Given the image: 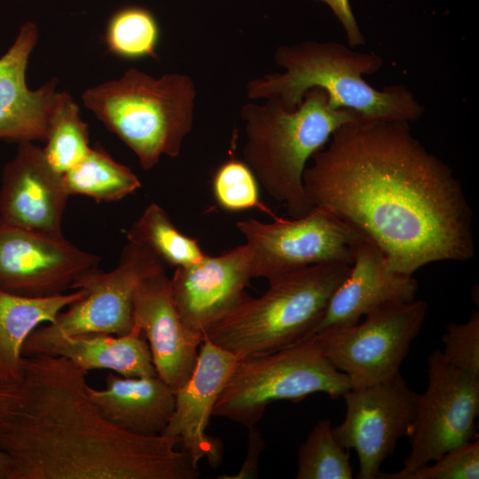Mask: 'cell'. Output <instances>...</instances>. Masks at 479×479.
Returning a JSON list of instances; mask_svg holds the SVG:
<instances>
[{"mask_svg":"<svg viewBox=\"0 0 479 479\" xmlns=\"http://www.w3.org/2000/svg\"><path fill=\"white\" fill-rule=\"evenodd\" d=\"M408 122L358 116L331 136L303 173L310 205L375 243L390 268L412 275L475 255L473 212L450 166L411 133Z\"/></svg>","mask_w":479,"mask_h":479,"instance_id":"6da1fadb","label":"cell"},{"mask_svg":"<svg viewBox=\"0 0 479 479\" xmlns=\"http://www.w3.org/2000/svg\"><path fill=\"white\" fill-rule=\"evenodd\" d=\"M88 372L61 356H24L20 376L0 382V450L10 479H197L177 438L122 429L87 391Z\"/></svg>","mask_w":479,"mask_h":479,"instance_id":"7a4b0ae2","label":"cell"},{"mask_svg":"<svg viewBox=\"0 0 479 479\" xmlns=\"http://www.w3.org/2000/svg\"><path fill=\"white\" fill-rule=\"evenodd\" d=\"M274 60L285 71L250 81L248 98H278L287 110L293 111L309 90L320 88L334 109H350L367 119L411 122L424 114L423 106L404 85L376 89L363 78L382 67L383 59L375 52L357 51L336 42L307 40L278 47Z\"/></svg>","mask_w":479,"mask_h":479,"instance_id":"3957f363","label":"cell"},{"mask_svg":"<svg viewBox=\"0 0 479 479\" xmlns=\"http://www.w3.org/2000/svg\"><path fill=\"white\" fill-rule=\"evenodd\" d=\"M240 116L246 134L244 162L265 192L285 205L288 216L298 218L313 208L303 187L308 160L325 147L338 128L359 114L334 109L326 92L312 88L293 111L278 98H270L263 105L245 104Z\"/></svg>","mask_w":479,"mask_h":479,"instance_id":"277c9868","label":"cell"},{"mask_svg":"<svg viewBox=\"0 0 479 479\" xmlns=\"http://www.w3.org/2000/svg\"><path fill=\"white\" fill-rule=\"evenodd\" d=\"M350 265L308 266L270 280L259 297H248L202 334L237 359L274 352L312 336Z\"/></svg>","mask_w":479,"mask_h":479,"instance_id":"5b68a950","label":"cell"},{"mask_svg":"<svg viewBox=\"0 0 479 479\" xmlns=\"http://www.w3.org/2000/svg\"><path fill=\"white\" fill-rule=\"evenodd\" d=\"M196 88L183 74L154 78L135 68L86 90L84 106L137 155L144 170L177 157L193 122Z\"/></svg>","mask_w":479,"mask_h":479,"instance_id":"8992f818","label":"cell"},{"mask_svg":"<svg viewBox=\"0 0 479 479\" xmlns=\"http://www.w3.org/2000/svg\"><path fill=\"white\" fill-rule=\"evenodd\" d=\"M351 388L347 375L331 363L312 335L271 353L238 359L212 415L248 428L262 420L272 402H300L314 393L335 399Z\"/></svg>","mask_w":479,"mask_h":479,"instance_id":"52a82bcc","label":"cell"},{"mask_svg":"<svg viewBox=\"0 0 479 479\" xmlns=\"http://www.w3.org/2000/svg\"><path fill=\"white\" fill-rule=\"evenodd\" d=\"M165 264L150 250L128 241L117 265L106 272L96 268L78 279L71 290L85 295L63 310L51 323L40 326L27 339L23 355L30 356L44 343L63 336L85 333L114 335L134 327L133 297L140 282Z\"/></svg>","mask_w":479,"mask_h":479,"instance_id":"ba28073f","label":"cell"},{"mask_svg":"<svg viewBox=\"0 0 479 479\" xmlns=\"http://www.w3.org/2000/svg\"><path fill=\"white\" fill-rule=\"evenodd\" d=\"M427 311L428 304L421 300L389 303L366 314L361 323L326 328L313 335L352 388L373 385L399 373Z\"/></svg>","mask_w":479,"mask_h":479,"instance_id":"9c48e42d","label":"cell"},{"mask_svg":"<svg viewBox=\"0 0 479 479\" xmlns=\"http://www.w3.org/2000/svg\"><path fill=\"white\" fill-rule=\"evenodd\" d=\"M246 239L253 278L269 281L308 266L342 263L351 265L354 246L365 238L330 212L313 207L298 218L274 217L264 223H236Z\"/></svg>","mask_w":479,"mask_h":479,"instance_id":"30bf717a","label":"cell"},{"mask_svg":"<svg viewBox=\"0 0 479 479\" xmlns=\"http://www.w3.org/2000/svg\"><path fill=\"white\" fill-rule=\"evenodd\" d=\"M428 376L408 430L410 452L401 472L427 465L477 438L479 377L447 363L438 349L428 358Z\"/></svg>","mask_w":479,"mask_h":479,"instance_id":"8fae6325","label":"cell"},{"mask_svg":"<svg viewBox=\"0 0 479 479\" xmlns=\"http://www.w3.org/2000/svg\"><path fill=\"white\" fill-rule=\"evenodd\" d=\"M419 395L400 373L384 382L351 388L343 395L346 414L333 427V434L343 448L356 451L357 478H377L397 441L408 435Z\"/></svg>","mask_w":479,"mask_h":479,"instance_id":"7c38bea8","label":"cell"},{"mask_svg":"<svg viewBox=\"0 0 479 479\" xmlns=\"http://www.w3.org/2000/svg\"><path fill=\"white\" fill-rule=\"evenodd\" d=\"M99 258L64 235L44 234L0 220V289L27 297H50L71 290L98 268Z\"/></svg>","mask_w":479,"mask_h":479,"instance_id":"4fadbf2b","label":"cell"},{"mask_svg":"<svg viewBox=\"0 0 479 479\" xmlns=\"http://www.w3.org/2000/svg\"><path fill=\"white\" fill-rule=\"evenodd\" d=\"M252 278L246 244L217 256L207 255L192 265L177 267L170 288L184 326L202 336L209 326L249 297L246 287Z\"/></svg>","mask_w":479,"mask_h":479,"instance_id":"5bb4252c","label":"cell"},{"mask_svg":"<svg viewBox=\"0 0 479 479\" xmlns=\"http://www.w3.org/2000/svg\"><path fill=\"white\" fill-rule=\"evenodd\" d=\"M70 197L62 174L47 161L43 148L19 144L3 169L0 220L20 228L63 235L62 221Z\"/></svg>","mask_w":479,"mask_h":479,"instance_id":"9a60e30c","label":"cell"},{"mask_svg":"<svg viewBox=\"0 0 479 479\" xmlns=\"http://www.w3.org/2000/svg\"><path fill=\"white\" fill-rule=\"evenodd\" d=\"M133 319L147 340L157 375L177 390L194 369L202 336L184 326L165 269L147 276L137 286Z\"/></svg>","mask_w":479,"mask_h":479,"instance_id":"2e32d148","label":"cell"},{"mask_svg":"<svg viewBox=\"0 0 479 479\" xmlns=\"http://www.w3.org/2000/svg\"><path fill=\"white\" fill-rule=\"evenodd\" d=\"M237 360L230 352L203 339L190 378L175 391V409L161 435L177 438L197 466L202 459L214 467L221 461L220 441L208 436L207 428Z\"/></svg>","mask_w":479,"mask_h":479,"instance_id":"e0dca14e","label":"cell"},{"mask_svg":"<svg viewBox=\"0 0 479 479\" xmlns=\"http://www.w3.org/2000/svg\"><path fill=\"white\" fill-rule=\"evenodd\" d=\"M37 39L36 25L26 22L0 58V140L18 144L47 140L59 92L55 80L35 90L27 86L28 58Z\"/></svg>","mask_w":479,"mask_h":479,"instance_id":"ac0fdd59","label":"cell"},{"mask_svg":"<svg viewBox=\"0 0 479 479\" xmlns=\"http://www.w3.org/2000/svg\"><path fill=\"white\" fill-rule=\"evenodd\" d=\"M351 265L314 334L326 328L355 325L383 305L415 299L417 280L412 275L392 270L382 250L372 240L364 238L354 246Z\"/></svg>","mask_w":479,"mask_h":479,"instance_id":"d6986e66","label":"cell"},{"mask_svg":"<svg viewBox=\"0 0 479 479\" xmlns=\"http://www.w3.org/2000/svg\"><path fill=\"white\" fill-rule=\"evenodd\" d=\"M87 391L108 420L138 435H161L175 409V391L158 375L125 377L110 372L105 389L87 385Z\"/></svg>","mask_w":479,"mask_h":479,"instance_id":"ffe728a7","label":"cell"},{"mask_svg":"<svg viewBox=\"0 0 479 479\" xmlns=\"http://www.w3.org/2000/svg\"><path fill=\"white\" fill-rule=\"evenodd\" d=\"M39 353L64 357L87 372L109 370L125 377L157 375L148 343L135 326L123 335L85 333L59 337L35 354Z\"/></svg>","mask_w":479,"mask_h":479,"instance_id":"44dd1931","label":"cell"},{"mask_svg":"<svg viewBox=\"0 0 479 479\" xmlns=\"http://www.w3.org/2000/svg\"><path fill=\"white\" fill-rule=\"evenodd\" d=\"M84 295L82 289L50 297H27L0 289V382L20 376L22 349L29 335Z\"/></svg>","mask_w":479,"mask_h":479,"instance_id":"7402d4cb","label":"cell"},{"mask_svg":"<svg viewBox=\"0 0 479 479\" xmlns=\"http://www.w3.org/2000/svg\"><path fill=\"white\" fill-rule=\"evenodd\" d=\"M62 176L70 195H84L98 202L118 201L141 187L137 175L100 145L91 147L81 161Z\"/></svg>","mask_w":479,"mask_h":479,"instance_id":"603a6c76","label":"cell"},{"mask_svg":"<svg viewBox=\"0 0 479 479\" xmlns=\"http://www.w3.org/2000/svg\"><path fill=\"white\" fill-rule=\"evenodd\" d=\"M128 241L145 247L164 264L186 267L207 254L196 239L181 232L157 203L149 204L127 232Z\"/></svg>","mask_w":479,"mask_h":479,"instance_id":"cb8c5ba5","label":"cell"},{"mask_svg":"<svg viewBox=\"0 0 479 479\" xmlns=\"http://www.w3.org/2000/svg\"><path fill=\"white\" fill-rule=\"evenodd\" d=\"M43 154L51 168L64 174L90 152L88 125L70 94L59 92Z\"/></svg>","mask_w":479,"mask_h":479,"instance_id":"d4e9b609","label":"cell"},{"mask_svg":"<svg viewBox=\"0 0 479 479\" xmlns=\"http://www.w3.org/2000/svg\"><path fill=\"white\" fill-rule=\"evenodd\" d=\"M349 450L333 434L328 419L312 428L297 452V479H351L353 470Z\"/></svg>","mask_w":479,"mask_h":479,"instance_id":"484cf974","label":"cell"},{"mask_svg":"<svg viewBox=\"0 0 479 479\" xmlns=\"http://www.w3.org/2000/svg\"><path fill=\"white\" fill-rule=\"evenodd\" d=\"M159 27L153 14L140 7L117 12L109 20L106 43L109 51L126 59L156 58Z\"/></svg>","mask_w":479,"mask_h":479,"instance_id":"4316f807","label":"cell"},{"mask_svg":"<svg viewBox=\"0 0 479 479\" xmlns=\"http://www.w3.org/2000/svg\"><path fill=\"white\" fill-rule=\"evenodd\" d=\"M212 189L217 204L231 212L256 208L271 216H276L259 200L256 177L243 161L231 159L216 171Z\"/></svg>","mask_w":479,"mask_h":479,"instance_id":"83f0119b","label":"cell"},{"mask_svg":"<svg viewBox=\"0 0 479 479\" xmlns=\"http://www.w3.org/2000/svg\"><path fill=\"white\" fill-rule=\"evenodd\" d=\"M408 472H380L381 479H478L479 441L475 439L452 449L436 459Z\"/></svg>","mask_w":479,"mask_h":479,"instance_id":"f1b7e54d","label":"cell"},{"mask_svg":"<svg viewBox=\"0 0 479 479\" xmlns=\"http://www.w3.org/2000/svg\"><path fill=\"white\" fill-rule=\"evenodd\" d=\"M442 340L444 359L450 365L479 377V312L464 323L446 326Z\"/></svg>","mask_w":479,"mask_h":479,"instance_id":"f546056e","label":"cell"},{"mask_svg":"<svg viewBox=\"0 0 479 479\" xmlns=\"http://www.w3.org/2000/svg\"><path fill=\"white\" fill-rule=\"evenodd\" d=\"M312 1L322 2L329 6L333 13L342 24L345 31L349 47L354 48L356 46L365 44V38L358 27V24L351 9L349 0Z\"/></svg>","mask_w":479,"mask_h":479,"instance_id":"4dcf8cb0","label":"cell"},{"mask_svg":"<svg viewBox=\"0 0 479 479\" xmlns=\"http://www.w3.org/2000/svg\"><path fill=\"white\" fill-rule=\"evenodd\" d=\"M265 447L262 434L254 426L248 428L247 456L238 474L219 476L220 479H250L258 475V460Z\"/></svg>","mask_w":479,"mask_h":479,"instance_id":"1f68e13d","label":"cell"},{"mask_svg":"<svg viewBox=\"0 0 479 479\" xmlns=\"http://www.w3.org/2000/svg\"><path fill=\"white\" fill-rule=\"evenodd\" d=\"M12 461L6 453L0 450V479H10Z\"/></svg>","mask_w":479,"mask_h":479,"instance_id":"d6a6232c","label":"cell"}]
</instances>
